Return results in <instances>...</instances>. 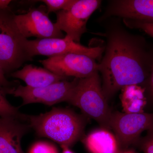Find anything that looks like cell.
Returning <instances> with one entry per match:
<instances>
[{
	"mask_svg": "<svg viewBox=\"0 0 153 153\" xmlns=\"http://www.w3.org/2000/svg\"><path fill=\"white\" fill-rule=\"evenodd\" d=\"M113 22L107 29L105 54L98 66L102 91L108 101L126 86L143 85L149 74L153 55V47L143 37Z\"/></svg>",
	"mask_w": 153,
	"mask_h": 153,
	"instance_id": "6da1fadb",
	"label": "cell"
},
{
	"mask_svg": "<svg viewBox=\"0 0 153 153\" xmlns=\"http://www.w3.org/2000/svg\"><path fill=\"white\" fill-rule=\"evenodd\" d=\"M85 116L71 109L52 108L37 115H27L30 127L41 137L52 140L62 147H70L84 137Z\"/></svg>",
	"mask_w": 153,
	"mask_h": 153,
	"instance_id": "7a4b0ae2",
	"label": "cell"
},
{
	"mask_svg": "<svg viewBox=\"0 0 153 153\" xmlns=\"http://www.w3.org/2000/svg\"><path fill=\"white\" fill-rule=\"evenodd\" d=\"M68 102L78 108L86 117L95 120L101 128L111 130L112 111L102 91L99 72L79 79Z\"/></svg>",
	"mask_w": 153,
	"mask_h": 153,
	"instance_id": "3957f363",
	"label": "cell"
},
{
	"mask_svg": "<svg viewBox=\"0 0 153 153\" xmlns=\"http://www.w3.org/2000/svg\"><path fill=\"white\" fill-rule=\"evenodd\" d=\"M15 15L10 8L0 11V65L5 74L33 60L28 53V40L18 29Z\"/></svg>",
	"mask_w": 153,
	"mask_h": 153,
	"instance_id": "277c9868",
	"label": "cell"
},
{
	"mask_svg": "<svg viewBox=\"0 0 153 153\" xmlns=\"http://www.w3.org/2000/svg\"><path fill=\"white\" fill-rule=\"evenodd\" d=\"M110 124L121 150H125L134 146L143 132L153 126V112L114 111L111 115Z\"/></svg>",
	"mask_w": 153,
	"mask_h": 153,
	"instance_id": "5b68a950",
	"label": "cell"
},
{
	"mask_svg": "<svg viewBox=\"0 0 153 153\" xmlns=\"http://www.w3.org/2000/svg\"><path fill=\"white\" fill-rule=\"evenodd\" d=\"M79 79L74 78L72 81L63 80L36 88L19 85L17 87L7 88V94L21 97L23 105L35 103L54 105L63 102H68Z\"/></svg>",
	"mask_w": 153,
	"mask_h": 153,
	"instance_id": "8992f818",
	"label": "cell"
},
{
	"mask_svg": "<svg viewBox=\"0 0 153 153\" xmlns=\"http://www.w3.org/2000/svg\"><path fill=\"white\" fill-rule=\"evenodd\" d=\"M101 2L100 0H74L67 8L56 13L55 25L74 42L80 43L82 35L87 31L88 19L99 7Z\"/></svg>",
	"mask_w": 153,
	"mask_h": 153,
	"instance_id": "52a82bcc",
	"label": "cell"
},
{
	"mask_svg": "<svg viewBox=\"0 0 153 153\" xmlns=\"http://www.w3.org/2000/svg\"><path fill=\"white\" fill-rule=\"evenodd\" d=\"M27 48L29 55L32 58L36 55H44L49 57L67 53H75L99 60L105 50V47L102 46H83L74 42L66 35L63 38L28 40Z\"/></svg>",
	"mask_w": 153,
	"mask_h": 153,
	"instance_id": "ba28073f",
	"label": "cell"
},
{
	"mask_svg": "<svg viewBox=\"0 0 153 153\" xmlns=\"http://www.w3.org/2000/svg\"><path fill=\"white\" fill-rule=\"evenodd\" d=\"M39 62L51 72L68 78H85L99 72L95 59L75 53L56 55Z\"/></svg>",
	"mask_w": 153,
	"mask_h": 153,
	"instance_id": "9c48e42d",
	"label": "cell"
},
{
	"mask_svg": "<svg viewBox=\"0 0 153 153\" xmlns=\"http://www.w3.org/2000/svg\"><path fill=\"white\" fill-rule=\"evenodd\" d=\"M18 29L26 38H63L64 35L55 23L50 20L46 6L30 9L25 14L15 15Z\"/></svg>",
	"mask_w": 153,
	"mask_h": 153,
	"instance_id": "30bf717a",
	"label": "cell"
},
{
	"mask_svg": "<svg viewBox=\"0 0 153 153\" xmlns=\"http://www.w3.org/2000/svg\"><path fill=\"white\" fill-rule=\"evenodd\" d=\"M118 17L153 24V0H113L109 1L100 20Z\"/></svg>",
	"mask_w": 153,
	"mask_h": 153,
	"instance_id": "8fae6325",
	"label": "cell"
},
{
	"mask_svg": "<svg viewBox=\"0 0 153 153\" xmlns=\"http://www.w3.org/2000/svg\"><path fill=\"white\" fill-rule=\"evenodd\" d=\"M30 127L16 118L0 117V153H24L22 140Z\"/></svg>",
	"mask_w": 153,
	"mask_h": 153,
	"instance_id": "7c38bea8",
	"label": "cell"
},
{
	"mask_svg": "<svg viewBox=\"0 0 153 153\" xmlns=\"http://www.w3.org/2000/svg\"><path fill=\"white\" fill-rule=\"evenodd\" d=\"M11 76L24 81L28 87L36 88L44 87L63 80H68V77L60 76L46 68L32 64H26L21 70L10 74Z\"/></svg>",
	"mask_w": 153,
	"mask_h": 153,
	"instance_id": "4fadbf2b",
	"label": "cell"
},
{
	"mask_svg": "<svg viewBox=\"0 0 153 153\" xmlns=\"http://www.w3.org/2000/svg\"><path fill=\"white\" fill-rule=\"evenodd\" d=\"M82 142L90 153H118L121 151L114 135L101 128L82 138Z\"/></svg>",
	"mask_w": 153,
	"mask_h": 153,
	"instance_id": "5bb4252c",
	"label": "cell"
},
{
	"mask_svg": "<svg viewBox=\"0 0 153 153\" xmlns=\"http://www.w3.org/2000/svg\"><path fill=\"white\" fill-rule=\"evenodd\" d=\"M121 102L124 111L126 113L145 112L147 106L144 90L140 85H128L121 89Z\"/></svg>",
	"mask_w": 153,
	"mask_h": 153,
	"instance_id": "9a60e30c",
	"label": "cell"
},
{
	"mask_svg": "<svg viewBox=\"0 0 153 153\" xmlns=\"http://www.w3.org/2000/svg\"><path fill=\"white\" fill-rule=\"evenodd\" d=\"M7 88L0 85V117H14L27 120V115L21 113L19 108L12 105L6 97Z\"/></svg>",
	"mask_w": 153,
	"mask_h": 153,
	"instance_id": "2e32d148",
	"label": "cell"
},
{
	"mask_svg": "<svg viewBox=\"0 0 153 153\" xmlns=\"http://www.w3.org/2000/svg\"><path fill=\"white\" fill-rule=\"evenodd\" d=\"M134 146L144 153H153V126L148 130L146 136L140 138Z\"/></svg>",
	"mask_w": 153,
	"mask_h": 153,
	"instance_id": "e0dca14e",
	"label": "cell"
},
{
	"mask_svg": "<svg viewBox=\"0 0 153 153\" xmlns=\"http://www.w3.org/2000/svg\"><path fill=\"white\" fill-rule=\"evenodd\" d=\"M38 1L44 3L47 5V13L49 14L67 8L74 2V0H41Z\"/></svg>",
	"mask_w": 153,
	"mask_h": 153,
	"instance_id": "ac0fdd59",
	"label": "cell"
},
{
	"mask_svg": "<svg viewBox=\"0 0 153 153\" xmlns=\"http://www.w3.org/2000/svg\"><path fill=\"white\" fill-rule=\"evenodd\" d=\"M141 87L144 90L145 96L147 102V105H149L153 108V55L152 63L149 74Z\"/></svg>",
	"mask_w": 153,
	"mask_h": 153,
	"instance_id": "d6986e66",
	"label": "cell"
},
{
	"mask_svg": "<svg viewBox=\"0 0 153 153\" xmlns=\"http://www.w3.org/2000/svg\"><path fill=\"white\" fill-rule=\"evenodd\" d=\"M124 24L130 29H138L153 38V24L143 23L128 19H123Z\"/></svg>",
	"mask_w": 153,
	"mask_h": 153,
	"instance_id": "ffe728a7",
	"label": "cell"
},
{
	"mask_svg": "<svg viewBox=\"0 0 153 153\" xmlns=\"http://www.w3.org/2000/svg\"><path fill=\"white\" fill-rule=\"evenodd\" d=\"M29 153H58L57 148L50 143L44 141L36 142L31 147Z\"/></svg>",
	"mask_w": 153,
	"mask_h": 153,
	"instance_id": "44dd1931",
	"label": "cell"
},
{
	"mask_svg": "<svg viewBox=\"0 0 153 153\" xmlns=\"http://www.w3.org/2000/svg\"><path fill=\"white\" fill-rule=\"evenodd\" d=\"M14 83L10 82L6 78L5 74L0 65V85L6 88L14 87Z\"/></svg>",
	"mask_w": 153,
	"mask_h": 153,
	"instance_id": "7402d4cb",
	"label": "cell"
},
{
	"mask_svg": "<svg viewBox=\"0 0 153 153\" xmlns=\"http://www.w3.org/2000/svg\"><path fill=\"white\" fill-rule=\"evenodd\" d=\"M12 1L10 0H0V11L5 10L9 8V5Z\"/></svg>",
	"mask_w": 153,
	"mask_h": 153,
	"instance_id": "603a6c76",
	"label": "cell"
},
{
	"mask_svg": "<svg viewBox=\"0 0 153 153\" xmlns=\"http://www.w3.org/2000/svg\"><path fill=\"white\" fill-rule=\"evenodd\" d=\"M63 152L62 153H74L73 151L70 149L69 147H62Z\"/></svg>",
	"mask_w": 153,
	"mask_h": 153,
	"instance_id": "cb8c5ba5",
	"label": "cell"
},
{
	"mask_svg": "<svg viewBox=\"0 0 153 153\" xmlns=\"http://www.w3.org/2000/svg\"><path fill=\"white\" fill-rule=\"evenodd\" d=\"M118 153H136L133 150L129 149H128L125 150H123L120 151Z\"/></svg>",
	"mask_w": 153,
	"mask_h": 153,
	"instance_id": "d4e9b609",
	"label": "cell"
}]
</instances>
